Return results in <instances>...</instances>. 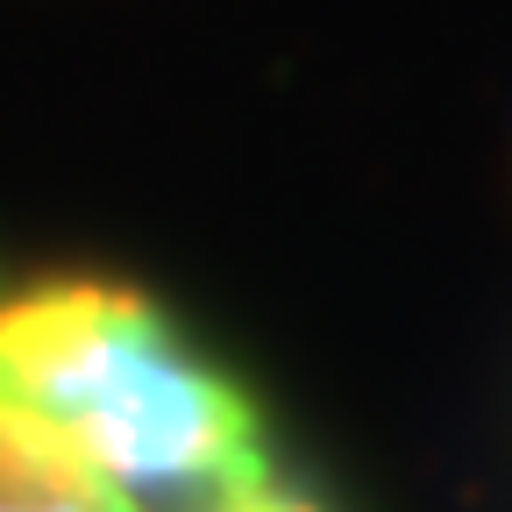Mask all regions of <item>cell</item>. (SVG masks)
Returning <instances> with one entry per match:
<instances>
[{"label": "cell", "mask_w": 512, "mask_h": 512, "mask_svg": "<svg viewBox=\"0 0 512 512\" xmlns=\"http://www.w3.org/2000/svg\"><path fill=\"white\" fill-rule=\"evenodd\" d=\"M0 512H136L72 441L0 406Z\"/></svg>", "instance_id": "cell-2"}, {"label": "cell", "mask_w": 512, "mask_h": 512, "mask_svg": "<svg viewBox=\"0 0 512 512\" xmlns=\"http://www.w3.org/2000/svg\"><path fill=\"white\" fill-rule=\"evenodd\" d=\"M0 406L64 434L136 512H221L278 477L256 399L128 285L57 278L0 306Z\"/></svg>", "instance_id": "cell-1"}, {"label": "cell", "mask_w": 512, "mask_h": 512, "mask_svg": "<svg viewBox=\"0 0 512 512\" xmlns=\"http://www.w3.org/2000/svg\"><path fill=\"white\" fill-rule=\"evenodd\" d=\"M221 512H328L313 491H292V484H264V491H249V498H235V505H221Z\"/></svg>", "instance_id": "cell-3"}]
</instances>
